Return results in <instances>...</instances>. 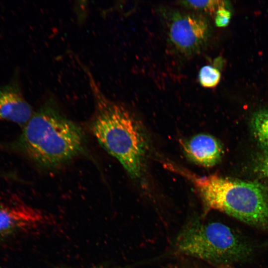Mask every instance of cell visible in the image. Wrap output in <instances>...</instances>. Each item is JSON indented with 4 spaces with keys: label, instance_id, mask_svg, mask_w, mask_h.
Masks as SVG:
<instances>
[{
    "label": "cell",
    "instance_id": "obj_2",
    "mask_svg": "<svg viewBox=\"0 0 268 268\" xmlns=\"http://www.w3.org/2000/svg\"><path fill=\"white\" fill-rule=\"evenodd\" d=\"M86 73L94 103L90 129L101 146L122 165L134 179L140 177L147 148L145 132L135 115L124 105L102 92L92 74Z\"/></svg>",
    "mask_w": 268,
    "mask_h": 268
},
{
    "label": "cell",
    "instance_id": "obj_10",
    "mask_svg": "<svg viewBox=\"0 0 268 268\" xmlns=\"http://www.w3.org/2000/svg\"><path fill=\"white\" fill-rule=\"evenodd\" d=\"M221 78L220 71L212 66L207 65L202 67L199 73L201 84L205 88H213L217 85Z\"/></svg>",
    "mask_w": 268,
    "mask_h": 268
},
{
    "label": "cell",
    "instance_id": "obj_8",
    "mask_svg": "<svg viewBox=\"0 0 268 268\" xmlns=\"http://www.w3.org/2000/svg\"><path fill=\"white\" fill-rule=\"evenodd\" d=\"M185 154L194 163L212 167L219 162L223 154L222 146L214 136L204 134L193 136L182 142Z\"/></svg>",
    "mask_w": 268,
    "mask_h": 268
},
{
    "label": "cell",
    "instance_id": "obj_5",
    "mask_svg": "<svg viewBox=\"0 0 268 268\" xmlns=\"http://www.w3.org/2000/svg\"><path fill=\"white\" fill-rule=\"evenodd\" d=\"M210 36V27L206 18L193 13L175 12L169 26V39L182 53L191 55L204 48Z\"/></svg>",
    "mask_w": 268,
    "mask_h": 268
},
{
    "label": "cell",
    "instance_id": "obj_6",
    "mask_svg": "<svg viewBox=\"0 0 268 268\" xmlns=\"http://www.w3.org/2000/svg\"><path fill=\"white\" fill-rule=\"evenodd\" d=\"M45 218L41 211L23 202H0V239L37 228Z\"/></svg>",
    "mask_w": 268,
    "mask_h": 268
},
{
    "label": "cell",
    "instance_id": "obj_4",
    "mask_svg": "<svg viewBox=\"0 0 268 268\" xmlns=\"http://www.w3.org/2000/svg\"><path fill=\"white\" fill-rule=\"evenodd\" d=\"M175 246L184 254L217 266L244 261L253 252L249 244L227 225L197 217L182 228Z\"/></svg>",
    "mask_w": 268,
    "mask_h": 268
},
{
    "label": "cell",
    "instance_id": "obj_1",
    "mask_svg": "<svg viewBox=\"0 0 268 268\" xmlns=\"http://www.w3.org/2000/svg\"><path fill=\"white\" fill-rule=\"evenodd\" d=\"M84 145L81 128L64 115L50 96L34 112L20 134L0 146L22 155L39 167L52 169L77 156Z\"/></svg>",
    "mask_w": 268,
    "mask_h": 268
},
{
    "label": "cell",
    "instance_id": "obj_9",
    "mask_svg": "<svg viewBox=\"0 0 268 268\" xmlns=\"http://www.w3.org/2000/svg\"><path fill=\"white\" fill-rule=\"evenodd\" d=\"M253 135L260 145L268 151V110L257 112L252 120Z\"/></svg>",
    "mask_w": 268,
    "mask_h": 268
},
{
    "label": "cell",
    "instance_id": "obj_7",
    "mask_svg": "<svg viewBox=\"0 0 268 268\" xmlns=\"http://www.w3.org/2000/svg\"><path fill=\"white\" fill-rule=\"evenodd\" d=\"M32 108L24 97L17 80L0 87V120L23 127L32 117Z\"/></svg>",
    "mask_w": 268,
    "mask_h": 268
},
{
    "label": "cell",
    "instance_id": "obj_13",
    "mask_svg": "<svg viewBox=\"0 0 268 268\" xmlns=\"http://www.w3.org/2000/svg\"><path fill=\"white\" fill-rule=\"evenodd\" d=\"M257 170L263 176L268 178V151H265L259 159Z\"/></svg>",
    "mask_w": 268,
    "mask_h": 268
},
{
    "label": "cell",
    "instance_id": "obj_14",
    "mask_svg": "<svg viewBox=\"0 0 268 268\" xmlns=\"http://www.w3.org/2000/svg\"><path fill=\"white\" fill-rule=\"evenodd\" d=\"M57 268H75L68 267V266H58ZM88 268H108L106 267L105 266L100 265V266H94V267Z\"/></svg>",
    "mask_w": 268,
    "mask_h": 268
},
{
    "label": "cell",
    "instance_id": "obj_12",
    "mask_svg": "<svg viewBox=\"0 0 268 268\" xmlns=\"http://www.w3.org/2000/svg\"><path fill=\"white\" fill-rule=\"evenodd\" d=\"M230 12L225 6L219 7L214 15L215 25L219 27H224L229 23L231 18Z\"/></svg>",
    "mask_w": 268,
    "mask_h": 268
},
{
    "label": "cell",
    "instance_id": "obj_11",
    "mask_svg": "<svg viewBox=\"0 0 268 268\" xmlns=\"http://www.w3.org/2000/svg\"><path fill=\"white\" fill-rule=\"evenodd\" d=\"M186 6L196 10L204 11L215 15L218 9L225 6V1L222 0H187L182 1Z\"/></svg>",
    "mask_w": 268,
    "mask_h": 268
},
{
    "label": "cell",
    "instance_id": "obj_3",
    "mask_svg": "<svg viewBox=\"0 0 268 268\" xmlns=\"http://www.w3.org/2000/svg\"><path fill=\"white\" fill-rule=\"evenodd\" d=\"M179 171L192 182L205 211L218 210L268 231V188L263 184Z\"/></svg>",
    "mask_w": 268,
    "mask_h": 268
}]
</instances>
